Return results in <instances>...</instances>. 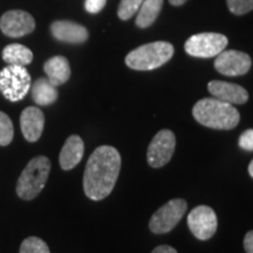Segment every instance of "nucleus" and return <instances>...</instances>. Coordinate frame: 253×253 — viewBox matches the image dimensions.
<instances>
[{
	"instance_id": "obj_1",
	"label": "nucleus",
	"mask_w": 253,
	"mask_h": 253,
	"mask_svg": "<svg viewBox=\"0 0 253 253\" xmlns=\"http://www.w3.org/2000/svg\"><path fill=\"white\" fill-rule=\"evenodd\" d=\"M121 170V155L110 145H101L88 158L84 175V195L101 201L112 194Z\"/></svg>"
},
{
	"instance_id": "obj_2",
	"label": "nucleus",
	"mask_w": 253,
	"mask_h": 253,
	"mask_svg": "<svg viewBox=\"0 0 253 253\" xmlns=\"http://www.w3.org/2000/svg\"><path fill=\"white\" fill-rule=\"evenodd\" d=\"M192 115L199 125L218 130H230L236 128L240 121V114L233 104L224 102L216 97H208L196 102Z\"/></svg>"
},
{
	"instance_id": "obj_3",
	"label": "nucleus",
	"mask_w": 253,
	"mask_h": 253,
	"mask_svg": "<svg viewBox=\"0 0 253 253\" xmlns=\"http://www.w3.org/2000/svg\"><path fill=\"white\" fill-rule=\"evenodd\" d=\"M173 46L167 41H156L140 46L126 56V63L134 71H153L172 58Z\"/></svg>"
},
{
	"instance_id": "obj_4",
	"label": "nucleus",
	"mask_w": 253,
	"mask_h": 253,
	"mask_svg": "<svg viewBox=\"0 0 253 253\" xmlns=\"http://www.w3.org/2000/svg\"><path fill=\"white\" fill-rule=\"evenodd\" d=\"M50 171V161L46 156L32 158L19 176L17 195L24 201H32L45 188Z\"/></svg>"
},
{
	"instance_id": "obj_5",
	"label": "nucleus",
	"mask_w": 253,
	"mask_h": 253,
	"mask_svg": "<svg viewBox=\"0 0 253 253\" xmlns=\"http://www.w3.org/2000/svg\"><path fill=\"white\" fill-rule=\"evenodd\" d=\"M31 89V75L24 66L8 65L0 72V91L5 99L18 102Z\"/></svg>"
},
{
	"instance_id": "obj_6",
	"label": "nucleus",
	"mask_w": 253,
	"mask_h": 253,
	"mask_svg": "<svg viewBox=\"0 0 253 253\" xmlns=\"http://www.w3.org/2000/svg\"><path fill=\"white\" fill-rule=\"evenodd\" d=\"M188 203L182 198L171 199L153 214L149 221V229L156 235L170 232L184 216Z\"/></svg>"
},
{
	"instance_id": "obj_7",
	"label": "nucleus",
	"mask_w": 253,
	"mask_h": 253,
	"mask_svg": "<svg viewBox=\"0 0 253 253\" xmlns=\"http://www.w3.org/2000/svg\"><path fill=\"white\" fill-rule=\"evenodd\" d=\"M229 40L220 33H199L186 40L184 49L195 58H213L226 48Z\"/></svg>"
},
{
	"instance_id": "obj_8",
	"label": "nucleus",
	"mask_w": 253,
	"mask_h": 253,
	"mask_svg": "<svg viewBox=\"0 0 253 253\" xmlns=\"http://www.w3.org/2000/svg\"><path fill=\"white\" fill-rule=\"evenodd\" d=\"M176 147V137L171 130L163 129L151 140L148 148L147 160L150 167L162 168L171 160Z\"/></svg>"
},
{
	"instance_id": "obj_9",
	"label": "nucleus",
	"mask_w": 253,
	"mask_h": 253,
	"mask_svg": "<svg viewBox=\"0 0 253 253\" xmlns=\"http://www.w3.org/2000/svg\"><path fill=\"white\" fill-rule=\"evenodd\" d=\"M190 231L199 240H208L217 231L218 220L213 209L207 205H199L190 211L188 216Z\"/></svg>"
},
{
	"instance_id": "obj_10",
	"label": "nucleus",
	"mask_w": 253,
	"mask_h": 253,
	"mask_svg": "<svg viewBox=\"0 0 253 253\" xmlns=\"http://www.w3.org/2000/svg\"><path fill=\"white\" fill-rule=\"evenodd\" d=\"M252 66V60L249 54L240 50H223L214 60V68L220 74L226 77H240L245 75Z\"/></svg>"
},
{
	"instance_id": "obj_11",
	"label": "nucleus",
	"mask_w": 253,
	"mask_h": 253,
	"mask_svg": "<svg viewBox=\"0 0 253 253\" xmlns=\"http://www.w3.org/2000/svg\"><path fill=\"white\" fill-rule=\"evenodd\" d=\"M36 28V21L28 12L12 9L4 13L0 19V30L9 38H21L32 33Z\"/></svg>"
},
{
	"instance_id": "obj_12",
	"label": "nucleus",
	"mask_w": 253,
	"mask_h": 253,
	"mask_svg": "<svg viewBox=\"0 0 253 253\" xmlns=\"http://www.w3.org/2000/svg\"><path fill=\"white\" fill-rule=\"evenodd\" d=\"M208 89L216 99L230 104H244L249 100V93L244 87L225 81H211Z\"/></svg>"
},
{
	"instance_id": "obj_13",
	"label": "nucleus",
	"mask_w": 253,
	"mask_h": 253,
	"mask_svg": "<svg viewBox=\"0 0 253 253\" xmlns=\"http://www.w3.org/2000/svg\"><path fill=\"white\" fill-rule=\"evenodd\" d=\"M45 126V115L38 107H27L20 116V128L25 140L34 143L41 137Z\"/></svg>"
},
{
	"instance_id": "obj_14",
	"label": "nucleus",
	"mask_w": 253,
	"mask_h": 253,
	"mask_svg": "<svg viewBox=\"0 0 253 253\" xmlns=\"http://www.w3.org/2000/svg\"><path fill=\"white\" fill-rule=\"evenodd\" d=\"M50 32L56 40L67 43H82L89 37L86 27L68 20L54 21L50 25Z\"/></svg>"
},
{
	"instance_id": "obj_15",
	"label": "nucleus",
	"mask_w": 253,
	"mask_h": 253,
	"mask_svg": "<svg viewBox=\"0 0 253 253\" xmlns=\"http://www.w3.org/2000/svg\"><path fill=\"white\" fill-rule=\"evenodd\" d=\"M84 154V143L78 135H72L66 140L59 156L60 167L63 170L74 169L81 162Z\"/></svg>"
},
{
	"instance_id": "obj_16",
	"label": "nucleus",
	"mask_w": 253,
	"mask_h": 253,
	"mask_svg": "<svg viewBox=\"0 0 253 253\" xmlns=\"http://www.w3.org/2000/svg\"><path fill=\"white\" fill-rule=\"evenodd\" d=\"M43 71L47 74V79L55 87L66 84L71 78V66L65 56L56 55L47 60L43 65Z\"/></svg>"
},
{
	"instance_id": "obj_17",
	"label": "nucleus",
	"mask_w": 253,
	"mask_h": 253,
	"mask_svg": "<svg viewBox=\"0 0 253 253\" xmlns=\"http://www.w3.org/2000/svg\"><path fill=\"white\" fill-rule=\"evenodd\" d=\"M32 99L38 106H50L58 100L59 93L48 79L40 78L31 86Z\"/></svg>"
},
{
	"instance_id": "obj_18",
	"label": "nucleus",
	"mask_w": 253,
	"mask_h": 253,
	"mask_svg": "<svg viewBox=\"0 0 253 253\" xmlns=\"http://www.w3.org/2000/svg\"><path fill=\"white\" fill-rule=\"evenodd\" d=\"M163 7V0H143L136 17V26L147 28L153 25Z\"/></svg>"
},
{
	"instance_id": "obj_19",
	"label": "nucleus",
	"mask_w": 253,
	"mask_h": 253,
	"mask_svg": "<svg viewBox=\"0 0 253 253\" xmlns=\"http://www.w3.org/2000/svg\"><path fill=\"white\" fill-rule=\"evenodd\" d=\"M2 59L7 65L27 66L33 61V53L28 47L20 43H11L2 50Z\"/></svg>"
},
{
	"instance_id": "obj_20",
	"label": "nucleus",
	"mask_w": 253,
	"mask_h": 253,
	"mask_svg": "<svg viewBox=\"0 0 253 253\" xmlns=\"http://www.w3.org/2000/svg\"><path fill=\"white\" fill-rule=\"evenodd\" d=\"M14 136L13 123L7 114L0 112V145L6 147L11 143Z\"/></svg>"
},
{
	"instance_id": "obj_21",
	"label": "nucleus",
	"mask_w": 253,
	"mask_h": 253,
	"mask_svg": "<svg viewBox=\"0 0 253 253\" xmlns=\"http://www.w3.org/2000/svg\"><path fill=\"white\" fill-rule=\"evenodd\" d=\"M19 253H50L48 245L38 237H28L21 243Z\"/></svg>"
},
{
	"instance_id": "obj_22",
	"label": "nucleus",
	"mask_w": 253,
	"mask_h": 253,
	"mask_svg": "<svg viewBox=\"0 0 253 253\" xmlns=\"http://www.w3.org/2000/svg\"><path fill=\"white\" fill-rule=\"evenodd\" d=\"M143 0H121L119 5L118 15L123 21L129 20L131 17H134L135 13L140 9Z\"/></svg>"
},
{
	"instance_id": "obj_23",
	"label": "nucleus",
	"mask_w": 253,
	"mask_h": 253,
	"mask_svg": "<svg viewBox=\"0 0 253 253\" xmlns=\"http://www.w3.org/2000/svg\"><path fill=\"white\" fill-rule=\"evenodd\" d=\"M226 4L231 13L236 15L246 14L253 9V0H226Z\"/></svg>"
},
{
	"instance_id": "obj_24",
	"label": "nucleus",
	"mask_w": 253,
	"mask_h": 253,
	"mask_svg": "<svg viewBox=\"0 0 253 253\" xmlns=\"http://www.w3.org/2000/svg\"><path fill=\"white\" fill-rule=\"evenodd\" d=\"M239 147L246 151H253V129L245 130L240 135Z\"/></svg>"
},
{
	"instance_id": "obj_25",
	"label": "nucleus",
	"mask_w": 253,
	"mask_h": 253,
	"mask_svg": "<svg viewBox=\"0 0 253 253\" xmlns=\"http://www.w3.org/2000/svg\"><path fill=\"white\" fill-rule=\"evenodd\" d=\"M107 4V0H84V8L88 13L96 14L102 11Z\"/></svg>"
},
{
	"instance_id": "obj_26",
	"label": "nucleus",
	"mask_w": 253,
	"mask_h": 253,
	"mask_svg": "<svg viewBox=\"0 0 253 253\" xmlns=\"http://www.w3.org/2000/svg\"><path fill=\"white\" fill-rule=\"evenodd\" d=\"M244 249L246 253H253V231L246 233L244 238Z\"/></svg>"
},
{
	"instance_id": "obj_27",
	"label": "nucleus",
	"mask_w": 253,
	"mask_h": 253,
	"mask_svg": "<svg viewBox=\"0 0 253 253\" xmlns=\"http://www.w3.org/2000/svg\"><path fill=\"white\" fill-rule=\"evenodd\" d=\"M151 253H178V252H177L173 248H171V246L161 245V246H157V248L155 249Z\"/></svg>"
},
{
	"instance_id": "obj_28",
	"label": "nucleus",
	"mask_w": 253,
	"mask_h": 253,
	"mask_svg": "<svg viewBox=\"0 0 253 253\" xmlns=\"http://www.w3.org/2000/svg\"><path fill=\"white\" fill-rule=\"evenodd\" d=\"M188 1V0H169V2L173 6H181L183 4H185V2Z\"/></svg>"
},
{
	"instance_id": "obj_29",
	"label": "nucleus",
	"mask_w": 253,
	"mask_h": 253,
	"mask_svg": "<svg viewBox=\"0 0 253 253\" xmlns=\"http://www.w3.org/2000/svg\"><path fill=\"white\" fill-rule=\"evenodd\" d=\"M249 173H250V176H251L252 178H253V160H252V162L250 163V166H249Z\"/></svg>"
}]
</instances>
